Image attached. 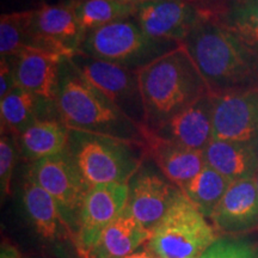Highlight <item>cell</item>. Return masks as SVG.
<instances>
[{"mask_svg": "<svg viewBox=\"0 0 258 258\" xmlns=\"http://www.w3.org/2000/svg\"><path fill=\"white\" fill-rule=\"evenodd\" d=\"M18 154L17 138L11 134L2 133V138H0V190H2L3 200L11 194V179Z\"/></svg>", "mask_w": 258, "mask_h": 258, "instance_id": "83f0119b", "label": "cell"}, {"mask_svg": "<svg viewBox=\"0 0 258 258\" xmlns=\"http://www.w3.org/2000/svg\"><path fill=\"white\" fill-rule=\"evenodd\" d=\"M43 118H60L57 104L16 86L0 102L2 133L17 138L32 123Z\"/></svg>", "mask_w": 258, "mask_h": 258, "instance_id": "d6986e66", "label": "cell"}, {"mask_svg": "<svg viewBox=\"0 0 258 258\" xmlns=\"http://www.w3.org/2000/svg\"><path fill=\"white\" fill-rule=\"evenodd\" d=\"M201 258H258V241L249 238H220Z\"/></svg>", "mask_w": 258, "mask_h": 258, "instance_id": "4316f807", "label": "cell"}, {"mask_svg": "<svg viewBox=\"0 0 258 258\" xmlns=\"http://www.w3.org/2000/svg\"><path fill=\"white\" fill-rule=\"evenodd\" d=\"M63 57L54 51L29 48L9 59L16 85L47 99L57 101L60 67ZM4 59V57H3Z\"/></svg>", "mask_w": 258, "mask_h": 258, "instance_id": "9a60e30c", "label": "cell"}, {"mask_svg": "<svg viewBox=\"0 0 258 258\" xmlns=\"http://www.w3.org/2000/svg\"><path fill=\"white\" fill-rule=\"evenodd\" d=\"M218 239L214 227L180 190L147 241L158 258H201Z\"/></svg>", "mask_w": 258, "mask_h": 258, "instance_id": "8992f818", "label": "cell"}, {"mask_svg": "<svg viewBox=\"0 0 258 258\" xmlns=\"http://www.w3.org/2000/svg\"><path fill=\"white\" fill-rule=\"evenodd\" d=\"M80 73L139 125L145 123V108L138 72L95 59L84 53L70 57Z\"/></svg>", "mask_w": 258, "mask_h": 258, "instance_id": "ba28073f", "label": "cell"}, {"mask_svg": "<svg viewBox=\"0 0 258 258\" xmlns=\"http://www.w3.org/2000/svg\"><path fill=\"white\" fill-rule=\"evenodd\" d=\"M213 97V139L253 143L258 137V90Z\"/></svg>", "mask_w": 258, "mask_h": 258, "instance_id": "4fadbf2b", "label": "cell"}, {"mask_svg": "<svg viewBox=\"0 0 258 258\" xmlns=\"http://www.w3.org/2000/svg\"><path fill=\"white\" fill-rule=\"evenodd\" d=\"M140 131L146 159L153 161L157 169L179 189L207 165L203 151L191 150L180 144L165 140L144 124L140 125Z\"/></svg>", "mask_w": 258, "mask_h": 258, "instance_id": "5bb4252c", "label": "cell"}, {"mask_svg": "<svg viewBox=\"0 0 258 258\" xmlns=\"http://www.w3.org/2000/svg\"><path fill=\"white\" fill-rule=\"evenodd\" d=\"M127 258H158V257L151 250L143 249V250L135 251L134 253H132L131 256H128Z\"/></svg>", "mask_w": 258, "mask_h": 258, "instance_id": "4dcf8cb0", "label": "cell"}, {"mask_svg": "<svg viewBox=\"0 0 258 258\" xmlns=\"http://www.w3.org/2000/svg\"><path fill=\"white\" fill-rule=\"evenodd\" d=\"M145 123L157 128L209 95L202 74L184 44L138 71Z\"/></svg>", "mask_w": 258, "mask_h": 258, "instance_id": "7a4b0ae2", "label": "cell"}, {"mask_svg": "<svg viewBox=\"0 0 258 258\" xmlns=\"http://www.w3.org/2000/svg\"><path fill=\"white\" fill-rule=\"evenodd\" d=\"M129 188L125 183H108L91 186L84 199L74 244L80 258L101 237L102 232L118 218L128 202Z\"/></svg>", "mask_w": 258, "mask_h": 258, "instance_id": "9c48e42d", "label": "cell"}, {"mask_svg": "<svg viewBox=\"0 0 258 258\" xmlns=\"http://www.w3.org/2000/svg\"><path fill=\"white\" fill-rule=\"evenodd\" d=\"M34 10L2 15L0 18V54L4 59L17 56L22 51L34 48L31 19Z\"/></svg>", "mask_w": 258, "mask_h": 258, "instance_id": "d4e9b609", "label": "cell"}, {"mask_svg": "<svg viewBox=\"0 0 258 258\" xmlns=\"http://www.w3.org/2000/svg\"><path fill=\"white\" fill-rule=\"evenodd\" d=\"M21 201L25 217L42 239L53 243L72 237L74 240V232L61 214L55 200L29 176H25L22 184Z\"/></svg>", "mask_w": 258, "mask_h": 258, "instance_id": "ac0fdd59", "label": "cell"}, {"mask_svg": "<svg viewBox=\"0 0 258 258\" xmlns=\"http://www.w3.org/2000/svg\"><path fill=\"white\" fill-rule=\"evenodd\" d=\"M71 129L59 118H43L32 123L17 137L19 154L35 161L66 152Z\"/></svg>", "mask_w": 258, "mask_h": 258, "instance_id": "7402d4cb", "label": "cell"}, {"mask_svg": "<svg viewBox=\"0 0 258 258\" xmlns=\"http://www.w3.org/2000/svg\"><path fill=\"white\" fill-rule=\"evenodd\" d=\"M247 3H258V0H234V4H247Z\"/></svg>", "mask_w": 258, "mask_h": 258, "instance_id": "d6a6232c", "label": "cell"}, {"mask_svg": "<svg viewBox=\"0 0 258 258\" xmlns=\"http://www.w3.org/2000/svg\"><path fill=\"white\" fill-rule=\"evenodd\" d=\"M203 153L206 164L231 182L254 177L258 172L253 143L213 139Z\"/></svg>", "mask_w": 258, "mask_h": 258, "instance_id": "44dd1931", "label": "cell"}, {"mask_svg": "<svg viewBox=\"0 0 258 258\" xmlns=\"http://www.w3.org/2000/svg\"><path fill=\"white\" fill-rule=\"evenodd\" d=\"M150 237L151 231L146 230L125 207L102 232L86 258H127L148 241Z\"/></svg>", "mask_w": 258, "mask_h": 258, "instance_id": "ffe728a7", "label": "cell"}, {"mask_svg": "<svg viewBox=\"0 0 258 258\" xmlns=\"http://www.w3.org/2000/svg\"><path fill=\"white\" fill-rule=\"evenodd\" d=\"M0 62H2L0 63V98H3L17 85H16L14 72H12V67L9 59H3L2 57Z\"/></svg>", "mask_w": 258, "mask_h": 258, "instance_id": "f1b7e54d", "label": "cell"}, {"mask_svg": "<svg viewBox=\"0 0 258 258\" xmlns=\"http://www.w3.org/2000/svg\"><path fill=\"white\" fill-rule=\"evenodd\" d=\"M219 22L258 46V3L234 4Z\"/></svg>", "mask_w": 258, "mask_h": 258, "instance_id": "484cf974", "label": "cell"}, {"mask_svg": "<svg viewBox=\"0 0 258 258\" xmlns=\"http://www.w3.org/2000/svg\"><path fill=\"white\" fill-rule=\"evenodd\" d=\"M84 35L106 24L134 17L137 6L121 0H73Z\"/></svg>", "mask_w": 258, "mask_h": 258, "instance_id": "cb8c5ba5", "label": "cell"}, {"mask_svg": "<svg viewBox=\"0 0 258 258\" xmlns=\"http://www.w3.org/2000/svg\"><path fill=\"white\" fill-rule=\"evenodd\" d=\"M27 176L55 200L76 237L84 199L90 188L69 151L30 163Z\"/></svg>", "mask_w": 258, "mask_h": 258, "instance_id": "52a82bcc", "label": "cell"}, {"mask_svg": "<svg viewBox=\"0 0 258 258\" xmlns=\"http://www.w3.org/2000/svg\"><path fill=\"white\" fill-rule=\"evenodd\" d=\"M231 183L230 179L218 171L206 165L198 176L180 190L206 218H211Z\"/></svg>", "mask_w": 258, "mask_h": 258, "instance_id": "603a6c76", "label": "cell"}, {"mask_svg": "<svg viewBox=\"0 0 258 258\" xmlns=\"http://www.w3.org/2000/svg\"><path fill=\"white\" fill-rule=\"evenodd\" d=\"M254 182H256V186H257V191H258V172L254 176Z\"/></svg>", "mask_w": 258, "mask_h": 258, "instance_id": "e575fe53", "label": "cell"}, {"mask_svg": "<svg viewBox=\"0 0 258 258\" xmlns=\"http://www.w3.org/2000/svg\"><path fill=\"white\" fill-rule=\"evenodd\" d=\"M253 145H254V150H256V153H257V158H258V137L256 138V140L253 141Z\"/></svg>", "mask_w": 258, "mask_h": 258, "instance_id": "836d02e7", "label": "cell"}, {"mask_svg": "<svg viewBox=\"0 0 258 258\" xmlns=\"http://www.w3.org/2000/svg\"><path fill=\"white\" fill-rule=\"evenodd\" d=\"M128 188L127 209L151 232L165 217L180 192L178 186L147 163H143L132 177Z\"/></svg>", "mask_w": 258, "mask_h": 258, "instance_id": "8fae6325", "label": "cell"}, {"mask_svg": "<svg viewBox=\"0 0 258 258\" xmlns=\"http://www.w3.org/2000/svg\"><path fill=\"white\" fill-rule=\"evenodd\" d=\"M218 97L258 90V46L217 21L201 19L183 42Z\"/></svg>", "mask_w": 258, "mask_h": 258, "instance_id": "6da1fadb", "label": "cell"}, {"mask_svg": "<svg viewBox=\"0 0 258 258\" xmlns=\"http://www.w3.org/2000/svg\"><path fill=\"white\" fill-rule=\"evenodd\" d=\"M121 2H123V3H127V4H132V5H140V4H143V3H145V2H148V0H121Z\"/></svg>", "mask_w": 258, "mask_h": 258, "instance_id": "1f68e13d", "label": "cell"}, {"mask_svg": "<svg viewBox=\"0 0 258 258\" xmlns=\"http://www.w3.org/2000/svg\"><path fill=\"white\" fill-rule=\"evenodd\" d=\"M34 48L71 57L80 50L84 32L73 0L60 4H43L34 10L31 19Z\"/></svg>", "mask_w": 258, "mask_h": 258, "instance_id": "30bf717a", "label": "cell"}, {"mask_svg": "<svg viewBox=\"0 0 258 258\" xmlns=\"http://www.w3.org/2000/svg\"><path fill=\"white\" fill-rule=\"evenodd\" d=\"M57 110L70 129L123 139L141 144L140 125L95 88L70 57L60 67Z\"/></svg>", "mask_w": 258, "mask_h": 258, "instance_id": "3957f363", "label": "cell"}, {"mask_svg": "<svg viewBox=\"0 0 258 258\" xmlns=\"http://www.w3.org/2000/svg\"><path fill=\"white\" fill-rule=\"evenodd\" d=\"M179 46L176 42L147 36L132 17L88 32L79 51L138 72Z\"/></svg>", "mask_w": 258, "mask_h": 258, "instance_id": "5b68a950", "label": "cell"}, {"mask_svg": "<svg viewBox=\"0 0 258 258\" xmlns=\"http://www.w3.org/2000/svg\"><path fill=\"white\" fill-rule=\"evenodd\" d=\"M213 97L207 95L164 124L150 129L165 140L191 150L205 151L213 140Z\"/></svg>", "mask_w": 258, "mask_h": 258, "instance_id": "e0dca14e", "label": "cell"}, {"mask_svg": "<svg viewBox=\"0 0 258 258\" xmlns=\"http://www.w3.org/2000/svg\"><path fill=\"white\" fill-rule=\"evenodd\" d=\"M133 18L151 38L180 44L201 21L190 0H148L137 6Z\"/></svg>", "mask_w": 258, "mask_h": 258, "instance_id": "7c38bea8", "label": "cell"}, {"mask_svg": "<svg viewBox=\"0 0 258 258\" xmlns=\"http://www.w3.org/2000/svg\"><path fill=\"white\" fill-rule=\"evenodd\" d=\"M19 254L17 247L9 243L2 244V250H0V258H19Z\"/></svg>", "mask_w": 258, "mask_h": 258, "instance_id": "f546056e", "label": "cell"}, {"mask_svg": "<svg viewBox=\"0 0 258 258\" xmlns=\"http://www.w3.org/2000/svg\"><path fill=\"white\" fill-rule=\"evenodd\" d=\"M67 151L89 188L128 184L146 159L143 144L76 129H71Z\"/></svg>", "mask_w": 258, "mask_h": 258, "instance_id": "277c9868", "label": "cell"}, {"mask_svg": "<svg viewBox=\"0 0 258 258\" xmlns=\"http://www.w3.org/2000/svg\"><path fill=\"white\" fill-rule=\"evenodd\" d=\"M226 234H243L258 227V191L254 177L234 180L209 218Z\"/></svg>", "mask_w": 258, "mask_h": 258, "instance_id": "2e32d148", "label": "cell"}]
</instances>
